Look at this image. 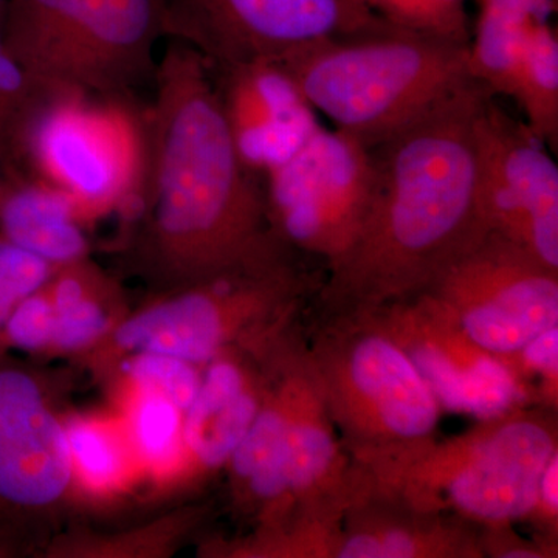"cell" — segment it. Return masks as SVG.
Here are the masks:
<instances>
[{
	"instance_id": "31",
	"label": "cell",
	"mask_w": 558,
	"mask_h": 558,
	"mask_svg": "<svg viewBox=\"0 0 558 558\" xmlns=\"http://www.w3.org/2000/svg\"><path fill=\"white\" fill-rule=\"evenodd\" d=\"M524 521L531 524L537 537L558 543V451L543 470L534 506Z\"/></svg>"
},
{
	"instance_id": "23",
	"label": "cell",
	"mask_w": 558,
	"mask_h": 558,
	"mask_svg": "<svg viewBox=\"0 0 558 558\" xmlns=\"http://www.w3.org/2000/svg\"><path fill=\"white\" fill-rule=\"evenodd\" d=\"M498 360L519 385L527 407L558 410V326Z\"/></svg>"
},
{
	"instance_id": "13",
	"label": "cell",
	"mask_w": 558,
	"mask_h": 558,
	"mask_svg": "<svg viewBox=\"0 0 558 558\" xmlns=\"http://www.w3.org/2000/svg\"><path fill=\"white\" fill-rule=\"evenodd\" d=\"M487 97L480 117V201L488 231L558 270V167L523 121Z\"/></svg>"
},
{
	"instance_id": "9",
	"label": "cell",
	"mask_w": 558,
	"mask_h": 558,
	"mask_svg": "<svg viewBox=\"0 0 558 558\" xmlns=\"http://www.w3.org/2000/svg\"><path fill=\"white\" fill-rule=\"evenodd\" d=\"M267 219L278 240L328 267L357 236L368 211L374 163L348 132L319 128L263 178Z\"/></svg>"
},
{
	"instance_id": "2",
	"label": "cell",
	"mask_w": 558,
	"mask_h": 558,
	"mask_svg": "<svg viewBox=\"0 0 558 558\" xmlns=\"http://www.w3.org/2000/svg\"><path fill=\"white\" fill-rule=\"evenodd\" d=\"M167 40L145 113V175L124 211L140 223V263L182 288L277 236L263 179L238 154L207 62L186 44Z\"/></svg>"
},
{
	"instance_id": "27",
	"label": "cell",
	"mask_w": 558,
	"mask_h": 558,
	"mask_svg": "<svg viewBox=\"0 0 558 558\" xmlns=\"http://www.w3.org/2000/svg\"><path fill=\"white\" fill-rule=\"evenodd\" d=\"M57 267L0 234V293L20 303L46 288Z\"/></svg>"
},
{
	"instance_id": "4",
	"label": "cell",
	"mask_w": 558,
	"mask_h": 558,
	"mask_svg": "<svg viewBox=\"0 0 558 558\" xmlns=\"http://www.w3.org/2000/svg\"><path fill=\"white\" fill-rule=\"evenodd\" d=\"M336 130L373 148L472 80L469 43L381 25L278 62Z\"/></svg>"
},
{
	"instance_id": "20",
	"label": "cell",
	"mask_w": 558,
	"mask_h": 558,
	"mask_svg": "<svg viewBox=\"0 0 558 558\" xmlns=\"http://www.w3.org/2000/svg\"><path fill=\"white\" fill-rule=\"evenodd\" d=\"M510 98L519 101L529 130L546 146L558 145V35L553 22L529 32Z\"/></svg>"
},
{
	"instance_id": "29",
	"label": "cell",
	"mask_w": 558,
	"mask_h": 558,
	"mask_svg": "<svg viewBox=\"0 0 558 558\" xmlns=\"http://www.w3.org/2000/svg\"><path fill=\"white\" fill-rule=\"evenodd\" d=\"M90 282L81 299L61 310H54L57 325H54L53 343L62 349L86 347L108 328L106 312L97 301L90 299Z\"/></svg>"
},
{
	"instance_id": "19",
	"label": "cell",
	"mask_w": 558,
	"mask_h": 558,
	"mask_svg": "<svg viewBox=\"0 0 558 558\" xmlns=\"http://www.w3.org/2000/svg\"><path fill=\"white\" fill-rule=\"evenodd\" d=\"M478 5L469 72L495 97H509L529 32L553 22L558 0H478Z\"/></svg>"
},
{
	"instance_id": "21",
	"label": "cell",
	"mask_w": 558,
	"mask_h": 558,
	"mask_svg": "<svg viewBox=\"0 0 558 558\" xmlns=\"http://www.w3.org/2000/svg\"><path fill=\"white\" fill-rule=\"evenodd\" d=\"M62 94L33 78L3 47L0 35V165L24 179L25 154L44 110Z\"/></svg>"
},
{
	"instance_id": "17",
	"label": "cell",
	"mask_w": 558,
	"mask_h": 558,
	"mask_svg": "<svg viewBox=\"0 0 558 558\" xmlns=\"http://www.w3.org/2000/svg\"><path fill=\"white\" fill-rule=\"evenodd\" d=\"M199 391L183 418V444L204 470L229 464L258 413L266 391L259 344L230 347L209 360Z\"/></svg>"
},
{
	"instance_id": "22",
	"label": "cell",
	"mask_w": 558,
	"mask_h": 558,
	"mask_svg": "<svg viewBox=\"0 0 558 558\" xmlns=\"http://www.w3.org/2000/svg\"><path fill=\"white\" fill-rule=\"evenodd\" d=\"M381 20L405 28L470 43L469 0H360Z\"/></svg>"
},
{
	"instance_id": "26",
	"label": "cell",
	"mask_w": 558,
	"mask_h": 558,
	"mask_svg": "<svg viewBox=\"0 0 558 558\" xmlns=\"http://www.w3.org/2000/svg\"><path fill=\"white\" fill-rule=\"evenodd\" d=\"M73 465L95 487H105L119 478L121 454L116 440L105 429L76 421L65 428Z\"/></svg>"
},
{
	"instance_id": "16",
	"label": "cell",
	"mask_w": 558,
	"mask_h": 558,
	"mask_svg": "<svg viewBox=\"0 0 558 558\" xmlns=\"http://www.w3.org/2000/svg\"><path fill=\"white\" fill-rule=\"evenodd\" d=\"M333 558H484L480 529L363 492L341 517Z\"/></svg>"
},
{
	"instance_id": "8",
	"label": "cell",
	"mask_w": 558,
	"mask_h": 558,
	"mask_svg": "<svg viewBox=\"0 0 558 558\" xmlns=\"http://www.w3.org/2000/svg\"><path fill=\"white\" fill-rule=\"evenodd\" d=\"M146 116L120 95L62 94L36 123L24 179L64 194L78 216L126 209L146 168Z\"/></svg>"
},
{
	"instance_id": "6",
	"label": "cell",
	"mask_w": 558,
	"mask_h": 558,
	"mask_svg": "<svg viewBox=\"0 0 558 558\" xmlns=\"http://www.w3.org/2000/svg\"><path fill=\"white\" fill-rule=\"evenodd\" d=\"M319 271L282 247H269L182 286V292L128 319L117 347L208 363L230 347L253 343L300 314Z\"/></svg>"
},
{
	"instance_id": "34",
	"label": "cell",
	"mask_w": 558,
	"mask_h": 558,
	"mask_svg": "<svg viewBox=\"0 0 558 558\" xmlns=\"http://www.w3.org/2000/svg\"><path fill=\"white\" fill-rule=\"evenodd\" d=\"M3 3H5V0H0V14H2Z\"/></svg>"
},
{
	"instance_id": "11",
	"label": "cell",
	"mask_w": 558,
	"mask_h": 558,
	"mask_svg": "<svg viewBox=\"0 0 558 558\" xmlns=\"http://www.w3.org/2000/svg\"><path fill=\"white\" fill-rule=\"evenodd\" d=\"M424 292L439 300L470 339L497 359L558 326V270L494 231Z\"/></svg>"
},
{
	"instance_id": "12",
	"label": "cell",
	"mask_w": 558,
	"mask_h": 558,
	"mask_svg": "<svg viewBox=\"0 0 558 558\" xmlns=\"http://www.w3.org/2000/svg\"><path fill=\"white\" fill-rule=\"evenodd\" d=\"M369 315L405 352L440 410L481 421L527 407L505 365L470 339L432 293L392 301Z\"/></svg>"
},
{
	"instance_id": "7",
	"label": "cell",
	"mask_w": 558,
	"mask_h": 558,
	"mask_svg": "<svg viewBox=\"0 0 558 558\" xmlns=\"http://www.w3.org/2000/svg\"><path fill=\"white\" fill-rule=\"evenodd\" d=\"M307 355L341 444L365 464L433 438L438 400L369 314L314 319Z\"/></svg>"
},
{
	"instance_id": "14",
	"label": "cell",
	"mask_w": 558,
	"mask_h": 558,
	"mask_svg": "<svg viewBox=\"0 0 558 558\" xmlns=\"http://www.w3.org/2000/svg\"><path fill=\"white\" fill-rule=\"evenodd\" d=\"M209 72L238 154L260 179L295 156L323 126L317 110L278 62Z\"/></svg>"
},
{
	"instance_id": "15",
	"label": "cell",
	"mask_w": 558,
	"mask_h": 558,
	"mask_svg": "<svg viewBox=\"0 0 558 558\" xmlns=\"http://www.w3.org/2000/svg\"><path fill=\"white\" fill-rule=\"evenodd\" d=\"M73 475L68 433L31 374L0 366V505L58 501Z\"/></svg>"
},
{
	"instance_id": "10",
	"label": "cell",
	"mask_w": 558,
	"mask_h": 558,
	"mask_svg": "<svg viewBox=\"0 0 558 558\" xmlns=\"http://www.w3.org/2000/svg\"><path fill=\"white\" fill-rule=\"evenodd\" d=\"M385 24L360 0H170L165 39L186 44L209 69H223L281 62Z\"/></svg>"
},
{
	"instance_id": "30",
	"label": "cell",
	"mask_w": 558,
	"mask_h": 558,
	"mask_svg": "<svg viewBox=\"0 0 558 558\" xmlns=\"http://www.w3.org/2000/svg\"><path fill=\"white\" fill-rule=\"evenodd\" d=\"M484 557L494 558H557L558 543L517 534L513 526L480 529Z\"/></svg>"
},
{
	"instance_id": "32",
	"label": "cell",
	"mask_w": 558,
	"mask_h": 558,
	"mask_svg": "<svg viewBox=\"0 0 558 558\" xmlns=\"http://www.w3.org/2000/svg\"><path fill=\"white\" fill-rule=\"evenodd\" d=\"M16 303L7 299L5 295L0 293V330L5 329L7 322H9L11 312H13Z\"/></svg>"
},
{
	"instance_id": "1",
	"label": "cell",
	"mask_w": 558,
	"mask_h": 558,
	"mask_svg": "<svg viewBox=\"0 0 558 558\" xmlns=\"http://www.w3.org/2000/svg\"><path fill=\"white\" fill-rule=\"evenodd\" d=\"M487 97L469 80L369 148L368 211L354 242L326 267L315 319L369 314L424 292L487 233L480 201Z\"/></svg>"
},
{
	"instance_id": "28",
	"label": "cell",
	"mask_w": 558,
	"mask_h": 558,
	"mask_svg": "<svg viewBox=\"0 0 558 558\" xmlns=\"http://www.w3.org/2000/svg\"><path fill=\"white\" fill-rule=\"evenodd\" d=\"M54 325L57 312L53 303L39 290L14 306L5 332L14 347L35 351L53 343Z\"/></svg>"
},
{
	"instance_id": "5",
	"label": "cell",
	"mask_w": 558,
	"mask_h": 558,
	"mask_svg": "<svg viewBox=\"0 0 558 558\" xmlns=\"http://www.w3.org/2000/svg\"><path fill=\"white\" fill-rule=\"evenodd\" d=\"M170 0H5L3 47L58 94L120 95L154 81Z\"/></svg>"
},
{
	"instance_id": "24",
	"label": "cell",
	"mask_w": 558,
	"mask_h": 558,
	"mask_svg": "<svg viewBox=\"0 0 558 558\" xmlns=\"http://www.w3.org/2000/svg\"><path fill=\"white\" fill-rule=\"evenodd\" d=\"M134 433L143 457L154 465H170L182 453L183 421L171 400L159 392L140 389Z\"/></svg>"
},
{
	"instance_id": "18",
	"label": "cell",
	"mask_w": 558,
	"mask_h": 558,
	"mask_svg": "<svg viewBox=\"0 0 558 558\" xmlns=\"http://www.w3.org/2000/svg\"><path fill=\"white\" fill-rule=\"evenodd\" d=\"M0 234L54 267L84 259L87 252L68 197L36 180H13L3 193Z\"/></svg>"
},
{
	"instance_id": "3",
	"label": "cell",
	"mask_w": 558,
	"mask_h": 558,
	"mask_svg": "<svg viewBox=\"0 0 558 558\" xmlns=\"http://www.w3.org/2000/svg\"><path fill=\"white\" fill-rule=\"evenodd\" d=\"M557 451V411L519 407L357 465L371 494L488 529L526 520Z\"/></svg>"
},
{
	"instance_id": "33",
	"label": "cell",
	"mask_w": 558,
	"mask_h": 558,
	"mask_svg": "<svg viewBox=\"0 0 558 558\" xmlns=\"http://www.w3.org/2000/svg\"><path fill=\"white\" fill-rule=\"evenodd\" d=\"M13 180L9 175V172L3 170L2 165H0V199H2L3 193H5L7 189H9V185Z\"/></svg>"
},
{
	"instance_id": "25",
	"label": "cell",
	"mask_w": 558,
	"mask_h": 558,
	"mask_svg": "<svg viewBox=\"0 0 558 558\" xmlns=\"http://www.w3.org/2000/svg\"><path fill=\"white\" fill-rule=\"evenodd\" d=\"M128 373L140 389L159 392L180 411L189 409L201 387V377L193 363L171 355L140 352L128 363Z\"/></svg>"
}]
</instances>
